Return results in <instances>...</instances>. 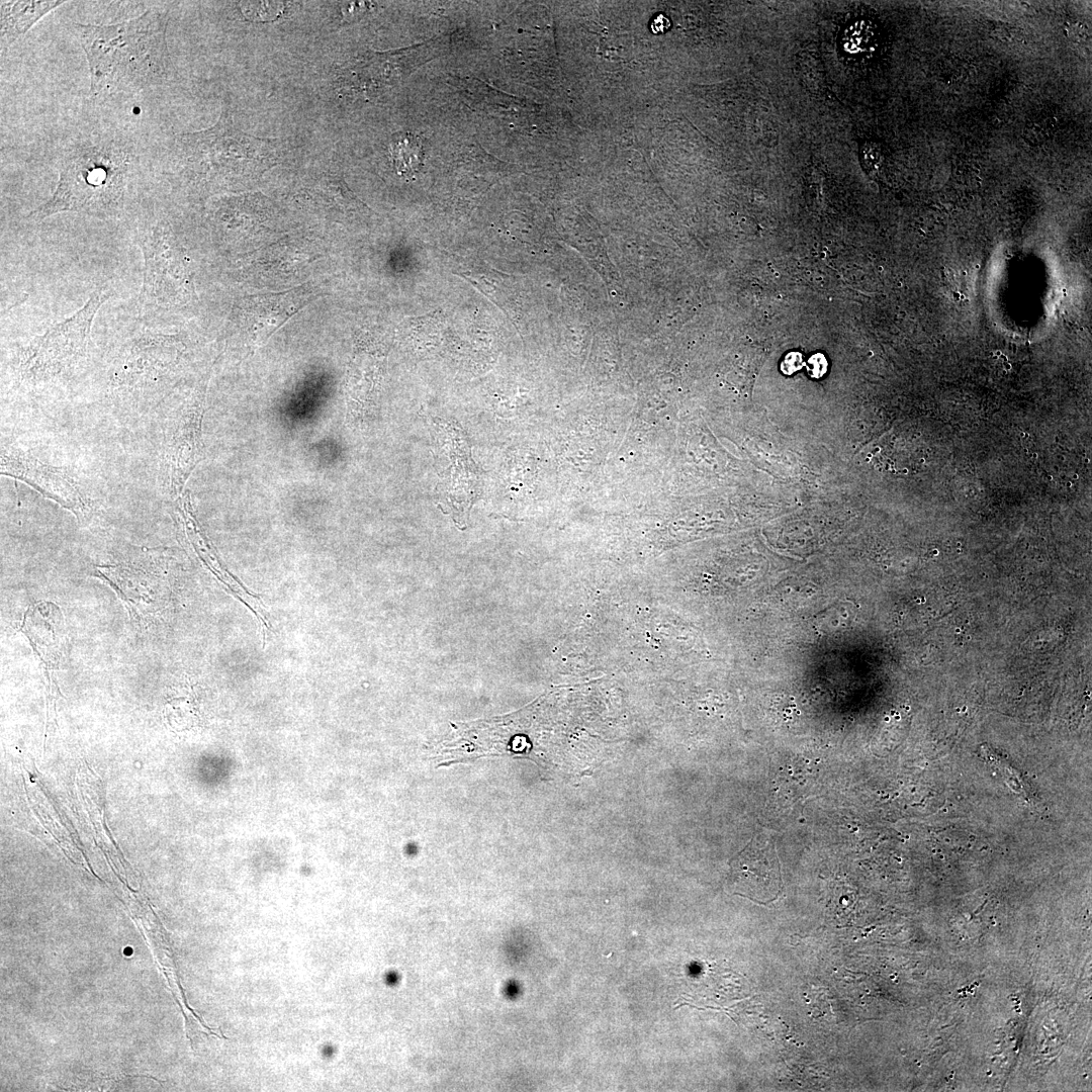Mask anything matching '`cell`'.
Returning <instances> with one entry per match:
<instances>
[{"instance_id":"6","label":"cell","mask_w":1092,"mask_h":1092,"mask_svg":"<svg viewBox=\"0 0 1092 1092\" xmlns=\"http://www.w3.org/2000/svg\"><path fill=\"white\" fill-rule=\"evenodd\" d=\"M133 238L144 259L138 318L148 328L159 329L189 298L185 258L168 222L159 215L141 218Z\"/></svg>"},{"instance_id":"16","label":"cell","mask_w":1092,"mask_h":1092,"mask_svg":"<svg viewBox=\"0 0 1092 1092\" xmlns=\"http://www.w3.org/2000/svg\"><path fill=\"white\" fill-rule=\"evenodd\" d=\"M650 27L653 33H662L670 27V21L666 16L659 14L653 19Z\"/></svg>"},{"instance_id":"7","label":"cell","mask_w":1092,"mask_h":1092,"mask_svg":"<svg viewBox=\"0 0 1092 1092\" xmlns=\"http://www.w3.org/2000/svg\"><path fill=\"white\" fill-rule=\"evenodd\" d=\"M1 474L17 478L71 511L80 522L91 511L77 481L61 468L48 465L15 449L1 453Z\"/></svg>"},{"instance_id":"8","label":"cell","mask_w":1092,"mask_h":1092,"mask_svg":"<svg viewBox=\"0 0 1092 1092\" xmlns=\"http://www.w3.org/2000/svg\"><path fill=\"white\" fill-rule=\"evenodd\" d=\"M731 867V883L737 894L761 904L779 897L783 888L781 870L769 845L750 842Z\"/></svg>"},{"instance_id":"1","label":"cell","mask_w":1092,"mask_h":1092,"mask_svg":"<svg viewBox=\"0 0 1092 1092\" xmlns=\"http://www.w3.org/2000/svg\"><path fill=\"white\" fill-rule=\"evenodd\" d=\"M167 23L159 9L115 24L73 22L87 57L91 93L134 92L162 82L170 63Z\"/></svg>"},{"instance_id":"2","label":"cell","mask_w":1092,"mask_h":1092,"mask_svg":"<svg viewBox=\"0 0 1092 1092\" xmlns=\"http://www.w3.org/2000/svg\"><path fill=\"white\" fill-rule=\"evenodd\" d=\"M133 159L116 142H85L71 148L61 161L52 197L28 213L41 221L61 212H78L102 220H118L133 194Z\"/></svg>"},{"instance_id":"13","label":"cell","mask_w":1092,"mask_h":1092,"mask_svg":"<svg viewBox=\"0 0 1092 1092\" xmlns=\"http://www.w3.org/2000/svg\"><path fill=\"white\" fill-rule=\"evenodd\" d=\"M883 154L878 145L867 143L861 147L860 160L863 168L869 173L878 172L884 162Z\"/></svg>"},{"instance_id":"9","label":"cell","mask_w":1092,"mask_h":1092,"mask_svg":"<svg viewBox=\"0 0 1092 1092\" xmlns=\"http://www.w3.org/2000/svg\"><path fill=\"white\" fill-rule=\"evenodd\" d=\"M1 48H7L64 1H1Z\"/></svg>"},{"instance_id":"12","label":"cell","mask_w":1092,"mask_h":1092,"mask_svg":"<svg viewBox=\"0 0 1092 1092\" xmlns=\"http://www.w3.org/2000/svg\"><path fill=\"white\" fill-rule=\"evenodd\" d=\"M283 2H242L243 14L255 21L276 19L285 8Z\"/></svg>"},{"instance_id":"15","label":"cell","mask_w":1092,"mask_h":1092,"mask_svg":"<svg viewBox=\"0 0 1092 1092\" xmlns=\"http://www.w3.org/2000/svg\"><path fill=\"white\" fill-rule=\"evenodd\" d=\"M803 366L802 355L798 352L789 353L782 362L781 369L785 374H792Z\"/></svg>"},{"instance_id":"11","label":"cell","mask_w":1092,"mask_h":1092,"mask_svg":"<svg viewBox=\"0 0 1092 1092\" xmlns=\"http://www.w3.org/2000/svg\"><path fill=\"white\" fill-rule=\"evenodd\" d=\"M796 75L811 93L819 94L826 85V71L819 53L811 48L801 50L795 63Z\"/></svg>"},{"instance_id":"5","label":"cell","mask_w":1092,"mask_h":1092,"mask_svg":"<svg viewBox=\"0 0 1092 1092\" xmlns=\"http://www.w3.org/2000/svg\"><path fill=\"white\" fill-rule=\"evenodd\" d=\"M182 353L176 335L141 324L119 345L109 364L107 391L118 403L148 406L166 392Z\"/></svg>"},{"instance_id":"10","label":"cell","mask_w":1092,"mask_h":1092,"mask_svg":"<svg viewBox=\"0 0 1092 1092\" xmlns=\"http://www.w3.org/2000/svg\"><path fill=\"white\" fill-rule=\"evenodd\" d=\"M419 139L411 133L398 134L390 144L393 166L399 175L416 173L422 164L423 151Z\"/></svg>"},{"instance_id":"4","label":"cell","mask_w":1092,"mask_h":1092,"mask_svg":"<svg viewBox=\"0 0 1092 1092\" xmlns=\"http://www.w3.org/2000/svg\"><path fill=\"white\" fill-rule=\"evenodd\" d=\"M108 297V291L98 288L72 315L18 347L11 360L17 383L35 388L61 383L76 375L93 351V320Z\"/></svg>"},{"instance_id":"14","label":"cell","mask_w":1092,"mask_h":1092,"mask_svg":"<svg viewBox=\"0 0 1092 1092\" xmlns=\"http://www.w3.org/2000/svg\"><path fill=\"white\" fill-rule=\"evenodd\" d=\"M827 369L826 359L822 354L813 355L808 362V371L812 377H821Z\"/></svg>"},{"instance_id":"3","label":"cell","mask_w":1092,"mask_h":1092,"mask_svg":"<svg viewBox=\"0 0 1092 1092\" xmlns=\"http://www.w3.org/2000/svg\"><path fill=\"white\" fill-rule=\"evenodd\" d=\"M176 144L182 172L202 185L232 175L261 173L281 157L275 142L243 131L226 111L212 126L178 135Z\"/></svg>"}]
</instances>
